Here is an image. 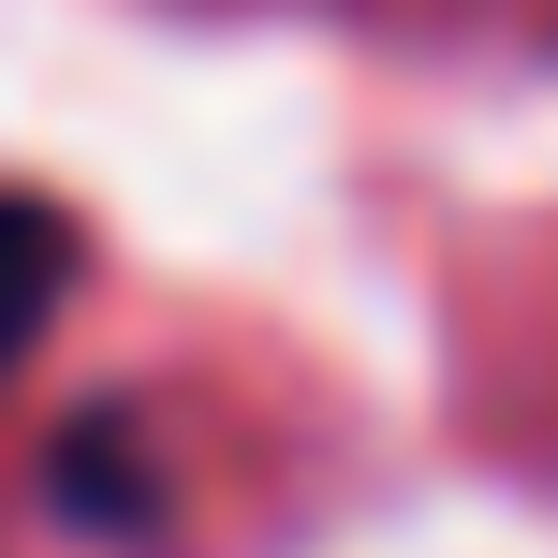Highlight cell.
<instances>
[{
	"label": "cell",
	"mask_w": 558,
	"mask_h": 558,
	"mask_svg": "<svg viewBox=\"0 0 558 558\" xmlns=\"http://www.w3.org/2000/svg\"><path fill=\"white\" fill-rule=\"evenodd\" d=\"M59 294H74V221H59V206H29V192H0V367L45 338Z\"/></svg>",
	"instance_id": "cell-1"
},
{
	"label": "cell",
	"mask_w": 558,
	"mask_h": 558,
	"mask_svg": "<svg viewBox=\"0 0 558 558\" xmlns=\"http://www.w3.org/2000/svg\"><path fill=\"white\" fill-rule=\"evenodd\" d=\"M59 514H88V530H133V412H74L59 426Z\"/></svg>",
	"instance_id": "cell-2"
}]
</instances>
